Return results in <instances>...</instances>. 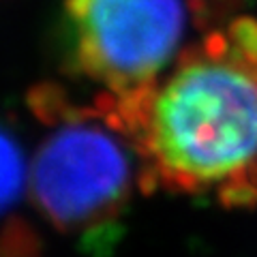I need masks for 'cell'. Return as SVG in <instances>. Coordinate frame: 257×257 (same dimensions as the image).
Returning <instances> with one entry per match:
<instances>
[{
	"mask_svg": "<svg viewBox=\"0 0 257 257\" xmlns=\"http://www.w3.org/2000/svg\"><path fill=\"white\" fill-rule=\"evenodd\" d=\"M62 18L71 71L126 96L176 60L189 15L182 0H64Z\"/></svg>",
	"mask_w": 257,
	"mask_h": 257,
	"instance_id": "3",
	"label": "cell"
},
{
	"mask_svg": "<svg viewBox=\"0 0 257 257\" xmlns=\"http://www.w3.org/2000/svg\"><path fill=\"white\" fill-rule=\"evenodd\" d=\"M30 182V170L22 144L0 122V214L9 212L22 199Z\"/></svg>",
	"mask_w": 257,
	"mask_h": 257,
	"instance_id": "4",
	"label": "cell"
},
{
	"mask_svg": "<svg viewBox=\"0 0 257 257\" xmlns=\"http://www.w3.org/2000/svg\"><path fill=\"white\" fill-rule=\"evenodd\" d=\"M32 109L54 124L30 163L37 210L58 231L77 236L90 255L111 253L142 176L131 140L99 105H67L56 88H39Z\"/></svg>",
	"mask_w": 257,
	"mask_h": 257,
	"instance_id": "2",
	"label": "cell"
},
{
	"mask_svg": "<svg viewBox=\"0 0 257 257\" xmlns=\"http://www.w3.org/2000/svg\"><path fill=\"white\" fill-rule=\"evenodd\" d=\"M131 140L140 189L257 206V20L206 35L155 84L96 103Z\"/></svg>",
	"mask_w": 257,
	"mask_h": 257,
	"instance_id": "1",
	"label": "cell"
}]
</instances>
